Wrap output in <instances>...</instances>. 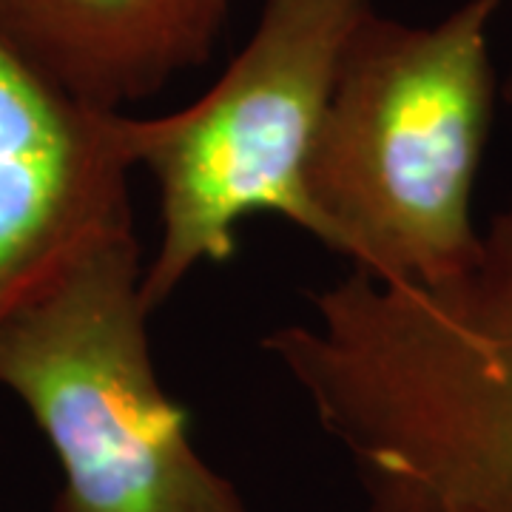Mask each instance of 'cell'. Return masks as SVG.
Returning a JSON list of instances; mask_svg holds the SVG:
<instances>
[{
  "instance_id": "obj_1",
  "label": "cell",
  "mask_w": 512,
  "mask_h": 512,
  "mask_svg": "<svg viewBox=\"0 0 512 512\" xmlns=\"http://www.w3.org/2000/svg\"><path fill=\"white\" fill-rule=\"evenodd\" d=\"M262 348L345 447L365 512H512V185L441 282L350 271Z\"/></svg>"
},
{
  "instance_id": "obj_2",
  "label": "cell",
  "mask_w": 512,
  "mask_h": 512,
  "mask_svg": "<svg viewBox=\"0 0 512 512\" xmlns=\"http://www.w3.org/2000/svg\"><path fill=\"white\" fill-rule=\"evenodd\" d=\"M504 0L433 26L376 9L342 52L308 160L322 245L376 282H441L478 248L473 191L493 120L487 29Z\"/></svg>"
},
{
  "instance_id": "obj_3",
  "label": "cell",
  "mask_w": 512,
  "mask_h": 512,
  "mask_svg": "<svg viewBox=\"0 0 512 512\" xmlns=\"http://www.w3.org/2000/svg\"><path fill=\"white\" fill-rule=\"evenodd\" d=\"M137 231L103 239L0 325V387L55 453L52 512H251L191 439L148 342Z\"/></svg>"
},
{
  "instance_id": "obj_4",
  "label": "cell",
  "mask_w": 512,
  "mask_h": 512,
  "mask_svg": "<svg viewBox=\"0 0 512 512\" xmlns=\"http://www.w3.org/2000/svg\"><path fill=\"white\" fill-rule=\"evenodd\" d=\"M373 0H265L254 32L220 80L163 117H126L134 165L160 194V242L143 265L151 313L202 265L237 251L256 214L293 222L316 242L308 160L350 35Z\"/></svg>"
},
{
  "instance_id": "obj_5",
  "label": "cell",
  "mask_w": 512,
  "mask_h": 512,
  "mask_svg": "<svg viewBox=\"0 0 512 512\" xmlns=\"http://www.w3.org/2000/svg\"><path fill=\"white\" fill-rule=\"evenodd\" d=\"M126 117L72 100L0 37V325L77 256L134 231Z\"/></svg>"
},
{
  "instance_id": "obj_6",
  "label": "cell",
  "mask_w": 512,
  "mask_h": 512,
  "mask_svg": "<svg viewBox=\"0 0 512 512\" xmlns=\"http://www.w3.org/2000/svg\"><path fill=\"white\" fill-rule=\"evenodd\" d=\"M231 0H0V37L72 100L123 111L220 43Z\"/></svg>"
}]
</instances>
